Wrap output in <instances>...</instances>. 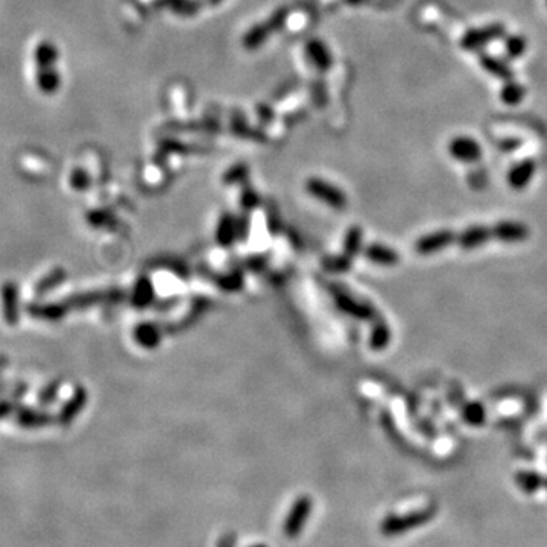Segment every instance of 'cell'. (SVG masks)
<instances>
[{
    "instance_id": "obj_1",
    "label": "cell",
    "mask_w": 547,
    "mask_h": 547,
    "mask_svg": "<svg viewBox=\"0 0 547 547\" xmlns=\"http://www.w3.org/2000/svg\"><path fill=\"white\" fill-rule=\"evenodd\" d=\"M435 508H423V510L409 514L388 515L385 520L382 522L380 531L385 536H397L400 534H405L408 531L417 529L420 526L427 524L432 518L435 517Z\"/></svg>"
},
{
    "instance_id": "obj_2",
    "label": "cell",
    "mask_w": 547,
    "mask_h": 547,
    "mask_svg": "<svg viewBox=\"0 0 547 547\" xmlns=\"http://www.w3.org/2000/svg\"><path fill=\"white\" fill-rule=\"evenodd\" d=\"M313 510V501L310 496H300L296 497V501L292 503L289 513H287L284 523H283V532L289 540L298 539L304 527L309 522L310 514Z\"/></svg>"
},
{
    "instance_id": "obj_3",
    "label": "cell",
    "mask_w": 547,
    "mask_h": 547,
    "mask_svg": "<svg viewBox=\"0 0 547 547\" xmlns=\"http://www.w3.org/2000/svg\"><path fill=\"white\" fill-rule=\"evenodd\" d=\"M505 26L502 23H493L484 27H477V30L468 31L463 40H460V46L465 51H479L482 49L484 46L493 43L494 40H498V38L505 35Z\"/></svg>"
},
{
    "instance_id": "obj_4",
    "label": "cell",
    "mask_w": 547,
    "mask_h": 547,
    "mask_svg": "<svg viewBox=\"0 0 547 547\" xmlns=\"http://www.w3.org/2000/svg\"><path fill=\"white\" fill-rule=\"evenodd\" d=\"M456 241V236L452 230H439V232L426 234L421 239H418L415 244V251L418 254H434L438 251H443L444 248L450 246Z\"/></svg>"
},
{
    "instance_id": "obj_5",
    "label": "cell",
    "mask_w": 547,
    "mask_h": 547,
    "mask_svg": "<svg viewBox=\"0 0 547 547\" xmlns=\"http://www.w3.org/2000/svg\"><path fill=\"white\" fill-rule=\"evenodd\" d=\"M2 298V315L8 325H15L20 318V301H18V286L14 282H6L0 289Z\"/></svg>"
},
{
    "instance_id": "obj_6",
    "label": "cell",
    "mask_w": 547,
    "mask_h": 547,
    "mask_svg": "<svg viewBox=\"0 0 547 547\" xmlns=\"http://www.w3.org/2000/svg\"><path fill=\"white\" fill-rule=\"evenodd\" d=\"M448 152L460 163H477L482 157V148L470 137H456L448 145Z\"/></svg>"
},
{
    "instance_id": "obj_7",
    "label": "cell",
    "mask_w": 547,
    "mask_h": 547,
    "mask_svg": "<svg viewBox=\"0 0 547 547\" xmlns=\"http://www.w3.org/2000/svg\"><path fill=\"white\" fill-rule=\"evenodd\" d=\"M307 189H309L312 195L322 199L324 203L330 204L334 208H344L345 204H347V198H345L344 191L336 189L332 184H327L325 181L310 180L309 184H307Z\"/></svg>"
},
{
    "instance_id": "obj_8",
    "label": "cell",
    "mask_w": 547,
    "mask_h": 547,
    "mask_svg": "<svg viewBox=\"0 0 547 547\" xmlns=\"http://www.w3.org/2000/svg\"><path fill=\"white\" fill-rule=\"evenodd\" d=\"M333 295H334L336 304H338L339 309H342L345 313L356 316V318H360V320H372L374 316H376V312H374V309L370 304L356 301L347 292L334 291Z\"/></svg>"
},
{
    "instance_id": "obj_9",
    "label": "cell",
    "mask_w": 547,
    "mask_h": 547,
    "mask_svg": "<svg viewBox=\"0 0 547 547\" xmlns=\"http://www.w3.org/2000/svg\"><path fill=\"white\" fill-rule=\"evenodd\" d=\"M491 237H494L493 227L488 228L485 225H473L464 230V232L456 237V242L463 249H476L485 245Z\"/></svg>"
},
{
    "instance_id": "obj_10",
    "label": "cell",
    "mask_w": 547,
    "mask_h": 547,
    "mask_svg": "<svg viewBox=\"0 0 547 547\" xmlns=\"http://www.w3.org/2000/svg\"><path fill=\"white\" fill-rule=\"evenodd\" d=\"M494 237L502 242H522L529 237V228L520 222L503 220L493 227Z\"/></svg>"
},
{
    "instance_id": "obj_11",
    "label": "cell",
    "mask_w": 547,
    "mask_h": 547,
    "mask_svg": "<svg viewBox=\"0 0 547 547\" xmlns=\"http://www.w3.org/2000/svg\"><path fill=\"white\" fill-rule=\"evenodd\" d=\"M536 165L534 160H523L508 172V184L515 190L524 189L535 175Z\"/></svg>"
},
{
    "instance_id": "obj_12",
    "label": "cell",
    "mask_w": 547,
    "mask_h": 547,
    "mask_svg": "<svg viewBox=\"0 0 547 547\" xmlns=\"http://www.w3.org/2000/svg\"><path fill=\"white\" fill-rule=\"evenodd\" d=\"M15 420L20 427L25 429H38L44 427L51 423V417L46 412L35 410L27 406H17L15 408Z\"/></svg>"
},
{
    "instance_id": "obj_13",
    "label": "cell",
    "mask_w": 547,
    "mask_h": 547,
    "mask_svg": "<svg viewBox=\"0 0 547 547\" xmlns=\"http://www.w3.org/2000/svg\"><path fill=\"white\" fill-rule=\"evenodd\" d=\"M479 63H481L482 69L485 72H488L491 76H494V78L497 80H502V81H511L514 78V70L513 67L508 64L506 61L497 58V56H491V55H482L481 60H479Z\"/></svg>"
},
{
    "instance_id": "obj_14",
    "label": "cell",
    "mask_w": 547,
    "mask_h": 547,
    "mask_svg": "<svg viewBox=\"0 0 547 547\" xmlns=\"http://www.w3.org/2000/svg\"><path fill=\"white\" fill-rule=\"evenodd\" d=\"M35 81H37V85H38V89H40V92H43L44 94H52L60 89L61 76H60L58 70L55 69V65L54 67H42V69L37 70Z\"/></svg>"
},
{
    "instance_id": "obj_15",
    "label": "cell",
    "mask_w": 547,
    "mask_h": 547,
    "mask_svg": "<svg viewBox=\"0 0 547 547\" xmlns=\"http://www.w3.org/2000/svg\"><path fill=\"white\" fill-rule=\"evenodd\" d=\"M67 304H58V303H49V304H31L27 307V312L37 320H46V321H56L63 318L65 313Z\"/></svg>"
},
{
    "instance_id": "obj_16",
    "label": "cell",
    "mask_w": 547,
    "mask_h": 547,
    "mask_svg": "<svg viewBox=\"0 0 547 547\" xmlns=\"http://www.w3.org/2000/svg\"><path fill=\"white\" fill-rule=\"evenodd\" d=\"M85 401H87V392H85L82 388H78L75 391V394L72 398L65 403L64 408L60 412V421L63 425H69L70 421L78 415V412L85 406Z\"/></svg>"
},
{
    "instance_id": "obj_17",
    "label": "cell",
    "mask_w": 547,
    "mask_h": 547,
    "mask_svg": "<svg viewBox=\"0 0 547 547\" xmlns=\"http://www.w3.org/2000/svg\"><path fill=\"white\" fill-rule=\"evenodd\" d=\"M58 56L60 52L52 42H42L34 49V63L38 69H42V67H54Z\"/></svg>"
},
{
    "instance_id": "obj_18",
    "label": "cell",
    "mask_w": 547,
    "mask_h": 547,
    "mask_svg": "<svg viewBox=\"0 0 547 547\" xmlns=\"http://www.w3.org/2000/svg\"><path fill=\"white\" fill-rule=\"evenodd\" d=\"M365 256H367L371 262L374 263H379V265H396L398 263L400 260V256L397 254V251H394V249H391L388 246H383V245H370L367 249H365Z\"/></svg>"
},
{
    "instance_id": "obj_19",
    "label": "cell",
    "mask_w": 547,
    "mask_h": 547,
    "mask_svg": "<svg viewBox=\"0 0 547 547\" xmlns=\"http://www.w3.org/2000/svg\"><path fill=\"white\" fill-rule=\"evenodd\" d=\"M526 90L523 85H520L515 81H506L501 90V99L506 105H518L524 99Z\"/></svg>"
},
{
    "instance_id": "obj_20",
    "label": "cell",
    "mask_w": 547,
    "mask_h": 547,
    "mask_svg": "<svg viewBox=\"0 0 547 547\" xmlns=\"http://www.w3.org/2000/svg\"><path fill=\"white\" fill-rule=\"evenodd\" d=\"M389 341H391V329L383 321H379L376 325H374L371 333V341H370L371 348L383 350L389 344Z\"/></svg>"
},
{
    "instance_id": "obj_21",
    "label": "cell",
    "mask_w": 547,
    "mask_h": 547,
    "mask_svg": "<svg viewBox=\"0 0 547 547\" xmlns=\"http://www.w3.org/2000/svg\"><path fill=\"white\" fill-rule=\"evenodd\" d=\"M463 415H464V420L467 421V423L472 425V426H481V425H484L485 423V418H486L484 406L481 405V403H477V401L467 403V405L464 406Z\"/></svg>"
},
{
    "instance_id": "obj_22",
    "label": "cell",
    "mask_w": 547,
    "mask_h": 547,
    "mask_svg": "<svg viewBox=\"0 0 547 547\" xmlns=\"http://www.w3.org/2000/svg\"><path fill=\"white\" fill-rule=\"evenodd\" d=\"M515 481L518 486H520L526 493H534L543 485L541 476L532 472H520L515 476Z\"/></svg>"
},
{
    "instance_id": "obj_23",
    "label": "cell",
    "mask_w": 547,
    "mask_h": 547,
    "mask_svg": "<svg viewBox=\"0 0 547 547\" xmlns=\"http://www.w3.org/2000/svg\"><path fill=\"white\" fill-rule=\"evenodd\" d=\"M362 244V230L359 227H353L348 230L347 237H345V257H354L358 254Z\"/></svg>"
},
{
    "instance_id": "obj_24",
    "label": "cell",
    "mask_w": 547,
    "mask_h": 547,
    "mask_svg": "<svg viewBox=\"0 0 547 547\" xmlns=\"http://www.w3.org/2000/svg\"><path fill=\"white\" fill-rule=\"evenodd\" d=\"M526 40L522 35H511L505 40V51L510 58H520L526 52Z\"/></svg>"
},
{
    "instance_id": "obj_25",
    "label": "cell",
    "mask_w": 547,
    "mask_h": 547,
    "mask_svg": "<svg viewBox=\"0 0 547 547\" xmlns=\"http://www.w3.org/2000/svg\"><path fill=\"white\" fill-rule=\"evenodd\" d=\"M309 54L312 56V60L318 64L321 69H327V67H330L332 64V56H330V52L325 49V46L320 42H315L310 47H309Z\"/></svg>"
},
{
    "instance_id": "obj_26",
    "label": "cell",
    "mask_w": 547,
    "mask_h": 547,
    "mask_svg": "<svg viewBox=\"0 0 547 547\" xmlns=\"http://www.w3.org/2000/svg\"><path fill=\"white\" fill-rule=\"evenodd\" d=\"M63 278H64V271L63 270H55L49 275H46L43 280L35 286V291L40 294V295H43L47 291H51L52 287H55L56 284H60L63 282Z\"/></svg>"
},
{
    "instance_id": "obj_27",
    "label": "cell",
    "mask_w": 547,
    "mask_h": 547,
    "mask_svg": "<svg viewBox=\"0 0 547 547\" xmlns=\"http://www.w3.org/2000/svg\"><path fill=\"white\" fill-rule=\"evenodd\" d=\"M137 339L140 344L146 345V347H152V345H156L158 341V333L152 325H142L137 330Z\"/></svg>"
},
{
    "instance_id": "obj_28",
    "label": "cell",
    "mask_w": 547,
    "mask_h": 547,
    "mask_svg": "<svg viewBox=\"0 0 547 547\" xmlns=\"http://www.w3.org/2000/svg\"><path fill=\"white\" fill-rule=\"evenodd\" d=\"M56 394H58V382H54L51 385H47L42 389L40 396H38V400H40L42 405H49V403L55 400Z\"/></svg>"
},
{
    "instance_id": "obj_29",
    "label": "cell",
    "mask_w": 547,
    "mask_h": 547,
    "mask_svg": "<svg viewBox=\"0 0 547 547\" xmlns=\"http://www.w3.org/2000/svg\"><path fill=\"white\" fill-rule=\"evenodd\" d=\"M70 184L72 187H75L76 190H82V189H87L89 187V177L85 172L82 170H75L72 177H70Z\"/></svg>"
},
{
    "instance_id": "obj_30",
    "label": "cell",
    "mask_w": 547,
    "mask_h": 547,
    "mask_svg": "<svg viewBox=\"0 0 547 547\" xmlns=\"http://www.w3.org/2000/svg\"><path fill=\"white\" fill-rule=\"evenodd\" d=\"M237 536L234 532L228 531L218 540V547H236Z\"/></svg>"
},
{
    "instance_id": "obj_31",
    "label": "cell",
    "mask_w": 547,
    "mask_h": 547,
    "mask_svg": "<svg viewBox=\"0 0 547 547\" xmlns=\"http://www.w3.org/2000/svg\"><path fill=\"white\" fill-rule=\"evenodd\" d=\"M15 408L17 405L13 401L9 400H0V420L8 417L9 414H13V412H15Z\"/></svg>"
},
{
    "instance_id": "obj_32",
    "label": "cell",
    "mask_w": 547,
    "mask_h": 547,
    "mask_svg": "<svg viewBox=\"0 0 547 547\" xmlns=\"http://www.w3.org/2000/svg\"><path fill=\"white\" fill-rule=\"evenodd\" d=\"M518 145H520V142H517V140H506V142H502V143H501V148H502L503 151H514V149L518 148Z\"/></svg>"
},
{
    "instance_id": "obj_33",
    "label": "cell",
    "mask_w": 547,
    "mask_h": 547,
    "mask_svg": "<svg viewBox=\"0 0 547 547\" xmlns=\"http://www.w3.org/2000/svg\"><path fill=\"white\" fill-rule=\"evenodd\" d=\"M5 363H6V362H5V359H4V358H0V372H2V370L6 367Z\"/></svg>"
},
{
    "instance_id": "obj_34",
    "label": "cell",
    "mask_w": 547,
    "mask_h": 547,
    "mask_svg": "<svg viewBox=\"0 0 547 547\" xmlns=\"http://www.w3.org/2000/svg\"><path fill=\"white\" fill-rule=\"evenodd\" d=\"M347 2H348V4H353V5H359V4L365 2V0H347Z\"/></svg>"
},
{
    "instance_id": "obj_35",
    "label": "cell",
    "mask_w": 547,
    "mask_h": 547,
    "mask_svg": "<svg viewBox=\"0 0 547 547\" xmlns=\"http://www.w3.org/2000/svg\"><path fill=\"white\" fill-rule=\"evenodd\" d=\"M248 547H268V546H265V544H262V543H258V544H251V546H248Z\"/></svg>"
},
{
    "instance_id": "obj_36",
    "label": "cell",
    "mask_w": 547,
    "mask_h": 547,
    "mask_svg": "<svg viewBox=\"0 0 547 547\" xmlns=\"http://www.w3.org/2000/svg\"><path fill=\"white\" fill-rule=\"evenodd\" d=\"M546 488H547V482H546Z\"/></svg>"
},
{
    "instance_id": "obj_37",
    "label": "cell",
    "mask_w": 547,
    "mask_h": 547,
    "mask_svg": "<svg viewBox=\"0 0 547 547\" xmlns=\"http://www.w3.org/2000/svg\"><path fill=\"white\" fill-rule=\"evenodd\" d=\"M546 5H547V0H546Z\"/></svg>"
}]
</instances>
